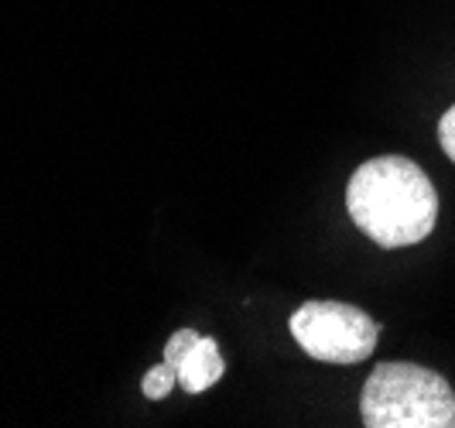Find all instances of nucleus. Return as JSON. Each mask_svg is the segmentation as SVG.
<instances>
[{"instance_id": "nucleus-7", "label": "nucleus", "mask_w": 455, "mask_h": 428, "mask_svg": "<svg viewBox=\"0 0 455 428\" xmlns=\"http://www.w3.org/2000/svg\"><path fill=\"white\" fill-rule=\"evenodd\" d=\"M438 141H442L445 155L455 161V107H449V110H445V117L438 120Z\"/></svg>"}, {"instance_id": "nucleus-1", "label": "nucleus", "mask_w": 455, "mask_h": 428, "mask_svg": "<svg viewBox=\"0 0 455 428\" xmlns=\"http://www.w3.org/2000/svg\"><path fill=\"white\" fill-rule=\"evenodd\" d=\"M346 209L373 244L387 250L414 247L435 230L438 192L421 165L401 155H380L353 172Z\"/></svg>"}, {"instance_id": "nucleus-4", "label": "nucleus", "mask_w": 455, "mask_h": 428, "mask_svg": "<svg viewBox=\"0 0 455 428\" xmlns=\"http://www.w3.org/2000/svg\"><path fill=\"white\" fill-rule=\"evenodd\" d=\"M179 384H182L188 394H203L209 391L212 384L223 377V357H220V346H216V339L209 336H199L192 346H188V353H185L182 360H179Z\"/></svg>"}, {"instance_id": "nucleus-6", "label": "nucleus", "mask_w": 455, "mask_h": 428, "mask_svg": "<svg viewBox=\"0 0 455 428\" xmlns=\"http://www.w3.org/2000/svg\"><path fill=\"white\" fill-rule=\"evenodd\" d=\"M199 339L196 329H179V333H172V339L164 343V363H172V367H179L185 353H188V346Z\"/></svg>"}, {"instance_id": "nucleus-3", "label": "nucleus", "mask_w": 455, "mask_h": 428, "mask_svg": "<svg viewBox=\"0 0 455 428\" xmlns=\"http://www.w3.org/2000/svg\"><path fill=\"white\" fill-rule=\"evenodd\" d=\"M291 336L319 363H349L366 360L377 350V322L363 309L346 302H305L291 312Z\"/></svg>"}, {"instance_id": "nucleus-5", "label": "nucleus", "mask_w": 455, "mask_h": 428, "mask_svg": "<svg viewBox=\"0 0 455 428\" xmlns=\"http://www.w3.org/2000/svg\"><path fill=\"white\" fill-rule=\"evenodd\" d=\"M179 384V370L172 367V363H158V367H151L148 374H144V398H151V401H161V398H168L172 394V387Z\"/></svg>"}, {"instance_id": "nucleus-2", "label": "nucleus", "mask_w": 455, "mask_h": 428, "mask_svg": "<svg viewBox=\"0 0 455 428\" xmlns=\"http://www.w3.org/2000/svg\"><path fill=\"white\" fill-rule=\"evenodd\" d=\"M366 428H455V391L418 363H380L360 398Z\"/></svg>"}]
</instances>
